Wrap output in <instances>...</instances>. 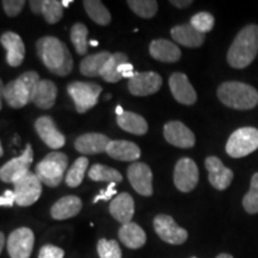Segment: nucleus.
Returning <instances> with one entry per match:
<instances>
[{"instance_id": "f257e3e1", "label": "nucleus", "mask_w": 258, "mask_h": 258, "mask_svg": "<svg viewBox=\"0 0 258 258\" xmlns=\"http://www.w3.org/2000/svg\"><path fill=\"white\" fill-rule=\"evenodd\" d=\"M37 55L51 73L66 77L72 72L73 57L66 44L59 38L44 36L36 42Z\"/></svg>"}, {"instance_id": "f03ea898", "label": "nucleus", "mask_w": 258, "mask_h": 258, "mask_svg": "<svg viewBox=\"0 0 258 258\" xmlns=\"http://www.w3.org/2000/svg\"><path fill=\"white\" fill-rule=\"evenodd\" d=\"M258 53V25L249 24L238 32L227 53V62L233 69H245Z\"/></svg>"}, {"instance_id": "7ed1b4c3", "label": "nucleus", "mask_w": 258, "mask_h": 258, "mask_svg": "<svg viewBox=\"0 0 258 258\" xmlns=\"http://www.w3.org/2000/svg\"><path fill=\"white\" fill-rule=\"evenodd\" d=\"M40 76L35 71H29L18 77L17 79L10 82L4 88L2 85V98L14 109H21L29 103H32L36 85L40 82Z\"/></svg>"}, {"instance_id": "20e7f679", "label": "nucleus", "mask_w": 258, "mask_h": 258, "mask_svg": "<svg viewBox=\"0 0 258 258\" xmlns=\"http://www.w3.org/2000/svg\"><path fill=\"white\" fill-rule=\"evenodd\" d=\"M217 93L222 104L235 110H250L258 104V91L249 84L225 82Z\"/></svg>"}, {"instance_id": "39448f33", "label": "nucleus", "mask_w": 258, "mask_h": 258, "mask_svg": "<svg viewBox=\"0 0 258 258\" xmlns=\"http://www.w3.org/2000/svg\"><path fill=\"white\" fill-rule=\"evenodd\" d=\"M69 166V157L62 152L47 154L35 167V173L43 184L56 188L62 182L64 171Z\"/></svg>"}, {"instance_id": "423d86ee", "label": "nucleus", "mask_w": 258, "mask_h": 258, "mask_svg": "<svg viewBox=\"0 0 258 258\" xmlns=\"http://www.w3.org/2000/svg\"><path fill=\"white\" fill-rule=\"evenodd\" d=\"M258 148V129L243 127L231 134L226 144V152L232 158H243Z\"/></svg>"}, {"instance_id": "0eeeda50", "label": "nucleus", "mask_w": 258, "mask_h": 258, "mask_svg": "<svg viewBox=\"0 0 258 258\" xmlns=\"http://www.w3.org/2000/svg\"><path fill=\"white\" fill-rule=\"evenodd\" d=\"M102 86L95 83L72 82L67 85V92L73 99L76 109L79 114H84L93 108L97 103L101 92Z\"/></svg>"}, {"instance_id": "6e6552de", "label": "nucleus", "mask_w": 258, "mask_h": 258, "mask_svg": "<svg viewBox=\"0 0 258 258\" xmlns=\"http://www.w3.org/2000/svg\"><path fill=\"white\" fill-rule=\"evenodd\" d=\"M32 160H34V151L30 144H27L24 152L19 157L9 160L0 169V179L4 183H12L15 184L17 180L23 178L30 171Z\"/></svg>"}, {"instance_id": "1a4fd4ad", "label": "nucleus", "mask_w": 258, "mask_h": 258, "mask_svg": "<svg viewBox=\"0 0 258 258\" xmlns=\"http://www.w3.org/2000/svg\"><path fill=\"white\" fill-rule=\"evenodd\" d=\"M153 227L160 239L167 244L182 245L188 239V231L177 225L170 215H157L153 220Z\"/></svg>"}, {"instance_id": "9d476101", "label": "nucleus", "mask_w": 258, "mask_h": 258, "mask_svg": "<svg viewBox=\"0 0 258 258\" xmlns=\"http://www.w3.org/2000/svg\"><path fill=\"white\" fill-rule=\"evenodd\" d=\"M16 203L21 207H29L40 199L42 194V182L36 173L29 172L23 178L15 183Z\"/></svg>"}, {"instance_id": "9b49d317", "label": "nucleus", "mask_w": 258, "mask_h": 258, "mask_svg": "<svg viewBox=\"0 0 258 258\" xmlns=\"http://www.w3.org/2000/svg\"><path fill=\"white\" fill-rule=\"evenodd\" d=\"M34 244L35 234L31 228L19 227L9 235L6 246L11 258H30Z\"/></svg>"}, {"instance_id": "f8f14e48", "label": "nucleus", "mask_w": 258, "mask_h": 258, "mask_svg": "<svg viewBox=\"0 0 258 258\" xmlns=\"http://www.w3.org/2000/svg\"><path fill=\"white\" fill-rule=\"evenodd\" d=\"M176 188L182 192H190L199 183V167L191 158H180L173 172Z\"/></svg>"}, {"instance_id": "ddd939ff", "label": "nucleus", "mask_w": 258, "mask_h": 258, "mask_svg": "<svg viewBox=\"0 0 258 258\" xmlns=\"http://www.w3.org/2000/svg\"><path fill=\"white\" fill-rule=\"evenodd\" d=\"M127 175L129 183L138 194L143 196H152L153 175L151 167L145 163H133L128 167Z\"/></svg>"}, {"instance_id": "4468645a", "label": "nucleus", "mask_w": 258, "mask_h": 258, "mask_svg": "<svg viewBox=\"0 0 258 258\" xmlns=\"http://www.w3.org/2000/svg\"><path fill=\"white\" fill-rule=\"evenodd\" d=\"M161 85H163V79L156 72H137L128 82L129 92L138 97L157 93Z\"/></svg>"}, {"instance_id": "2eb2a0df", "label": "nucleus", "mask_w": 258, "mask_h": 258, "mask_svg": "<svg viewBox=\"0 0 258 258\" xmlns=\"http://www.w3.org/2000/svg\"><path fill=\"white\" fill-rule=\"evenodd\" d=\"M205 166L208 170V179L213 188L217 190L227 189L233 180V171L226 167L218 157L206 158Z\"/></svg>"}, {"instance_id": "dca6fc26", "label": "nucleus", "mask_w": 258, "mask_h": 258, "mask_svg": "<svg viewBox=\"0 0 258 258\" xmlns=\"http://www.w3.org/2000/svg\"><path fill=\"white\" fill-rule=\"evenodd\" d=\"M164 138L170 145L179 148H191L195 145V135L179 121H170L164 125Z\"/></svg>"}, {"instance_id": "f3484780", "label": "nucleus", "mask_w": 258, "mask_h": 258, "mask_svg": "<svg viewBox=\"0 0 258 258\" xmlns=\"http://www.w3.org/2000/svg\"><path fill=\"white\" fill-rule=\"evenodd\" d=\"M35 129H36L38 137L48 147L57 150L61 148L66 143V138L56 128L53 118L50 116H41L35 122Z\"/></svg>"}, {"instance_id": "a211bd4d", "label": "nucleus", "mask_w": 258, "mask_h": 258, "mask_svg": "<svg viewBox=\"0 0 258 258\" xmlns=\"http://www.w3.org/2000/svg\"><path fill=\"white\" fill-rule=\"evenodd\" d=\"M169 85L173 98L180 104L192 105L198 101L195 89L192 88L189 78L184 73H173L169 79Z\"/></svg>"}, {"instance_id": "6ab92c4d", "label": "nucleus", "mask_w": 258, "mask_h": 258, "mask_svg": "<svg viewBox=\"0 0 258 258\" xmlns=\"http://www.w3.org/2000/svg\"><path fill=\"white\" fill-rule=\"evenodd\" d=\"M4 49L8 51L6 61L11 67H18L23 62L25 56V46L21 36L16 32L6 31L0 37Z\"/></svg>"}, {"instance_id": "aec40b11", "label": "nucleus", "mask_w": 258, "mask_h": 258, "mask_svg": "<svg viewBox=\"0 0 258 258\" xmlns=\"http://www.w3.org/2000/svg\"><path fill=\"white\" fill-rule=\"evenodd\" d=\"M110 139L101 133H86L74 141V147L82 154H98L106 152Z\"/></svg>"}, {"instance_id": "412c9836", "label": "nucleus", "mask_w": 258, "mask_h": 258, "mask_svg": "<svg viewBox=\"0 0 258 258\" xmlns=\"http://www.w3.org/2000/svg\"><path fill=\"white\" fill-rule=\"evenodd\" d=\"M134 200L127 192H121L120 195L116 196L109 206V212H110L111 217L122 225L132 222V219L134 217Z\"/></svg>"}, {"instance_id": "4be33fe9", "label": "nucleus", "mask_w": 258, "mask_h": 258, "mask_svg": "<svg viewBox=\"0 0 258 258\" xmlns=\"http://www.w3.org/2000/svg\"><path fill=\"white\" fill-rule=\"evenodd\" d=\"M83 208V202L78 196L67 195L54 203L50 208L51 218L55 220H67L79 214Z\"/></svg>"}, {"instance_id": "5701e85b", "label": "nucleus", "mask_w": 258, "mask_h": 258, "mask_svg": "<svg viewBox=\"0 0 258 258\" xmlns=\"http://www.w3.org/2000/svg\"><path fill=\"white\" fill-rule=\"evenodd\" d=\"M150 54L153 59L161 62H177L182 56L179 47L173 42L164 38H158L151 42Z\"/></svg>"}, {"instance_id": "b1692460", "label": "nucleus", "mask_w": 258, "mask_h": 258, "mask_svg": "<svg viewBox=\"0 0 258 258\" xmlns=\"http://www.w3.org/2000/svg\"><path fill=\"white\" fill-rule=\"evenodd\" d=\"M171 36L176 43L188 48H199L205 42L206 35L196 30L191 24H180L171 29Z\"/></svg>"}, {"instance_id": "393cba45", "label": "nucleus", "mask_w": 258, "mask_h": 258, "mask_svg": "<svg viewBox=\"0 0 258 258\" xmlns=\"http://www.w3.org/2000/svg\"><path fill=\"white\" fill-rule=\"evenodd\" d=\"M30 9L35 15H42L48 24H56L63 17V6L57 0H31Z\"/></svg>"}, {"instance_id": "a878e982", "label": "nucleus", "mask_w": 258, "mask_h": 258, "mask_svg": "<svg viewBox=\"0 0 258 258\" xmlns=\"http://www.w3.org/2000/svg\"><path fill=\"white\" fill-rule=\"evenodd\" d=\"M106 153L112 159L121 161H135L141 156L138 145L125 140H111L106 148Z\"/></svg>"}, {"instance_id": "bb28decb", "label": "nucleus", "mask_w": 258, "mask_h": 258, "mask_svg": "<svg viewBox=\"0 0 258 258\" xmlns=\"http://www.w3.org/2000/svg\"><path fill=\"white\" fill-rule=\"evenodd\" d=\"M57 97V88L56 85L49 79H41L36 85L34 93V99L32 103L40 109L53 108L55 104Z\"/></svg>"}, {"instance_id": "cd10ccee", "label": "nucleus", "mask_w": 258, "mask_h": 258, "mask_svg": "<svg viewBox=\"0 0 258 258\" xmlns=\"http://www.w3.org/2000/svg\"><path fill=\"white\" fill-rule=\"evenodd\" d=\"M118 238L120 241L128 249H140L146 244V233L143 228L135 222L122 225L118 230Z\"/></svg>"}, {"instance_id": "c85d7f7f", "label": "nucleus", "mask_w": 258, "mask_h": 258, "mask_svg": "<svg viewBox=\"0 0 258 258\" xmlns=\"http://www.w3.org/2000/svg\"><path fill=\"white\" fill-rule=\"evenodd\" d=\"M112 54L109 51H101V53L92 54V55H88L86 57L80 61L79 70L83 76L89 77V78H96V77L101 76V72L108 60L110 59Z\"/></svg>"}, {"instance_id": "c756f323", "label": "nucleus", "mask_w": 258, "mask_h": 258, "mask_svg": "<svg viewBox=\"0 0 258 258\" xmlns=\"http://www.w3.org/2000/svg\"><path fill=\"white\" fill-rule=\"evenodd\" d=\"M117 124L121 129L134 135H144L148 131L146 120L141 115L132 111H124L123 115L117 116Z\"/></svg>"}, {"instance_id": "7c9ffc66", "label": "nucleus", "mask_w": 258, "mask_h": 258, "mask_svg": "<svg viewBox=\"0 0 258 258\" xmlns=\"http://www.w3.org/2000/svg\"><path fill=\"white\" fill-rule=\"evenodd\" d=\"M123 63H128V56L124 53H121V51L114 53L110 59L108 60V62L105 63V66L103 67L101 77L106 83L115 84L121 82L123 79V77L118 72V69Z\"/></svg>"}, {"instance_id": "2f4dec72", "label": "nucleus", "mask_w": 258, "mask_h": 258, "mask_svg": "<svg viewBox=\"0 0 258 258\" xmlns=\"http://www.w3.org/2000/svg\"><path fill=\"white\" fill-rule=\"evenodd\" d=\"M83 5L85 8L86 14L95 23L105 27L111 22L110 12L99 0H84Z\"/></svg>"}, {"instance_id": "473e14b6", "label": "nucleus", "mask_w": 258, "mask_h": 258, "mask_svg": "<svg viewBox=\"0 0 258 258\" xmlns=\"http://www.w3.org/2000/svg\"><path fill=\"white\" fill-rule=\"evenodd\" d=\"M90 179L95 180V182H108L110 183H121L123 180V177L117 170L112 169L102 164H95L90 167L89 170Z\"/></svg>"}, {"instance_id": "72a5a7b5", "label": "nucleus", "mask_w": 258, "mask_h": 258, "mask_svg": "<svg viewBox=\"0 0 258 258\" xmlns=\"http://www.w3.org/2000/svg\"><path fill=\"white\" fill-rule=\"evenodd\" d=\"M89 167V159L85 157H80L73 163V165L70 167L69 172H67L64 180L66 184L70 188H77L82 184L84 176H85L86 169Z\"/></svg>"}, {"instance_id": "f704fd0d", "label": "nucleus", "mask_w": 258, "mask_h": 258, "mask_svg": "<svg viewBox=\"0 0 258 258\" xmlns=\"http://www.w3.org/2000/svg\"><path fill=\"white\" fill-rule=\"evenodd\" d=\"M89 30L85 24L76 23L71 29V41H72L76 51L79 55H84L88 53L89 42H88Z\"/></svg>"}, {"instance_id": "c9c22d12", "label": "nucleus", "mask_w": 258, "mask_h": 258, "mask_svg": "<svg viewBox=\"0 0 258 258\" xmlns=\"http://www.w3.org/2000/svg\"><path fill=\"white\" fill-rule=\"evenodd\" d=\"M127 5L135 15L141 18H152L158 11V3L156 0H129Z\"/></svg>"}, {"instance_id": "e433bc0d", "label": "nucleus", "mask_w": 258, "mask_h": 258, "mask_svg": "<svg viewBox=\"0 0 258 258\" xmlns=\"http://www.w3.org/2000/svg\"><path fill=\"white\" fill-rule=\"evenodd\" d=\"M243 207L249 214L258 213V172L254 173L251 178L249 191L243 198Z\"/></svg>"}, {"instance_id": "4c0bfd02", "label": "nucleus", "mask_w": 258, "mask_h": 258, "mask_svg": "<svg viewBox=\"0 0 258 258\" xmlns=\"http://www.w3.org/2000/svg\"><path fill=\"white\" fill-rule=\"evenodd\" d=\"M97 252L99 258H122V250L118 243L114 239H102L97 244Z\"/></svg>"}, {"instance_id": "58836bf2", "label": "nucleus", "mask_w": 258, "mask_h": 258, "mask_svg": "<svg viewBox=\"0 0 258 258\" xmlns=\"http://www.w3.org/2000/svg\"><path fill=\"white\" fill-rule=\"evenodd\" d=\"M190 24L192 25L196 30L202 32V34H207L213 29L215 24V19L212 14L209 12H199V14L194 15L190 19Z\"/></svg>"}, {"instance_id": "ea45409f", "label": "nucleus", "mask_w": 258, "mask_h": 258, "mask_svg": "<svg viewBox=\"0 0 258 258\" xmlns=\"http://www.w3.org/2000/svg\"><path fill=\"white\" fill-rule=\"evenodd\" d=\"M2 5L5 14L9 17H16V16H18L22 12V10H23L25 5V2L24 0H3Z\"/></svg>"}, {"instance_id": "a19ab883", "label": "nucleus", "mask_w": 258, "mask_h": 258, "mask_svg": "<svg viewBox=\"0 0 258 258\" xmlns=\"http://www.w3.org/2000/svg\"><path fill=\"white\" fill-rule=\"evenodd\" d=\"M64 251L61 247H57L55 245L47 244L40 249L37 258H63Z\"/></svg>"}, {"instance_id": "79ce46f5", "label": "nucleus", "mask_w": 258, "mask_h": 258, "mask_svg": "<svg viewBox=\"0 0 258 258\" xmlns=\"http://www.w3.org/2000/svg\"><path fill=\"white\" fill-rule=\"evenodd\" d=\"M115 185H116V183H110V184L106 186L105 190L102 189L101 191H99L98 195L93 199V203H97L99 200H102V201H110L112 196L117 194V191H116V189H115Z\"/></svg>"}, {"instance_id": "37998d69", "label": "nucleus", "mask_w": 258, "mask_h": 258, "mask_svg": "<svg viewBox=\"0 0 258 258\" xmlns=\"http://www.w3.org/2000/svg\"><path fill=\"white\" fill-rule=\"evenodd\" d=\"M16 203V194L14 190H6L0 196V206L2 207H12Z\"/></svg>"}, {"instance_id": "c03bdc74", "label": "nucleus", "mask_w": 258, "mask_h": 258, "mask_svg": "<svg viewBox=\"0 0 258 258\" xmlns=\"http://www.w3.org/2000/svg\"><path fill=\"white\" fill-rule=\"evenodd\" d=\"M118 72H120V74L123 77V78H128V79L133 78V77L135 76V73H137V72H134L133 64L129 63V62L121 64L120 69H118Z\"/></svg>"}, {"instance_id": "a18cd8bd", "label": "nucleus", "mask_w": 258, "mask_h": 258, "mask_svg": "<svg viewBox=\"0 0 258 258\" xmlns=\"http://www.w3.org/2000/svg\"><path fill=\"white\" fill-rule=\"evenodd\" d=\"M170 4L175 5L178 9H185L192 4L191 0H171Z\"/></svg>"}, {"instance_id": "49530a36", "label": "nucleus", "mask_w": 258, "mask_h": 258, "mask_svg": "<svg viewBox=\"0 0 258 258\" xmlns=\"http://www.w3.org/2000/svg\"><path fill=\"white\" fill-rule=\"evenodd\" d=\"M5 246V234L3 232H0V251L4 250Z\"/></svg>"}, {"instance_id": "de8ad7c7", "label": "nucleus", "mask_w": 258, "mask_h": 258, "mask_svg": "<svg viewBox=\"0 0 258 258\" xmlns=\"http://www.w3.org/2000/svg\"><path fill=\"white\" fill-rule=\"evenodd\" d=\"M116 114H117V116H121V115H123V114H124L123 109H122V106H121V105H117V106H116Z\"/></svg>"}, {"instance_id": "09e8293b", "label": "nucleus", "mask_w": 258, "mask_h": 258, "mask_svg": "<svg viewBox=\"0 0 258 258\" xmlns=\"http://www.w3.org/2000/svg\"><path fill=\"white\" fill-rule=\"evenodd\" d=\"M72 3H73V0H62V2H61V4H62L63 8H69Z\"/></svg>"}, {"instance_id": "8fccbe9b", "label": "nucleus", "mask_w": 258, "mask_h": 258, "mask_svg": "<svg viewBox=\"0 0 258 258\" xmlns=\"http://www.w3.org/2000/svg\"><path fill=\"white\" fill-rule=\"evenodd\" d=\"M217 258H233V256L230 253H220L219 256H217Z\"/></svg>"}, {"instance_id": "3c124183", "label": "nucleus", "mask_w": 258, "mask_h": 258, "mask_svg": "<svg viewBox=\"0 0 258 258\" xmlns=\"http://www.w3.org/2000/svg\"><path fill=\"white\" fill-rule=\"evenodd\" d=\"M89 44H91L92 47H97V46H98V42H97L96 40H92V41L89 42Z\"/></svg>"}, {"instance_id": "603ef678", "label": "nucleus", "mask_w": 258, "mask_h": 258, "mask_svg": "<svg viewBox=\"0 0 258 258\" xmlns=\"http://www.w3.org/2000/svg\"><path fill=\"white\" fill-rule=\"evenodd\" d=\"M0 156H4V148H3V146H0Z\"/></svg>"}, {"instance_id": "864d4df0", "label": "nucleus", "mask_w": 258, "mask_h": 258, "mask_svg": "<svg viewBox=\"0 0 258 258\" xmlns=\"http://www.w3.org/2000/svg\"><path fill=\"white\" fill-rule=\"evenodd\" d=\"M191 258H198V257H191Z\"/></svg>"}]
</instances>
